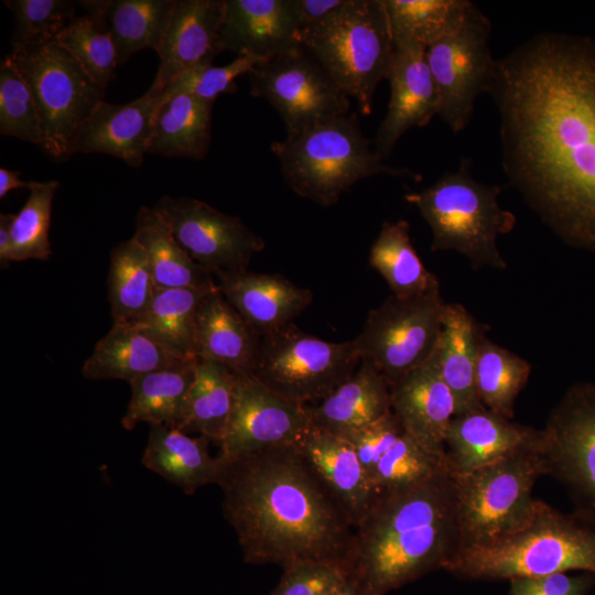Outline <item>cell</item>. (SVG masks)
<instances>
[{"instance_id":"obj_1","label":"cell","mask_w":595,"mask_h":595,"mask_svg":"<svg viewBox=\"0 0 595 595\" xmlns=\"http://www.w3.org/2000/svg\"><path fill=\"white\" fill-rule=\"evenodd\" d=\"M487 94L509 184L563 241L595 250V42L538 33L496 60Z\"/></svg>"},{"instance_id":"obj_2","label":"cell","mask_w":595,"mask_h":595,"mask_svg":"<svg viewBox=\"0 0 595 595\" xmlns=\"http://www.w3.org/2000/svg\"><path fill=\"white\" fill-rule=\"evenodd\" d=\"M220 458L223 515L245 563L315 561L345 570L355 526L296 444Z\"/></svg>"},{"instance_id":"obj_3","label":"cell","mask_w":595,"mask_h":595,"mask_svg":"<svg viewBox=\"0 0 595 595\" xmlns=\"http://www.w3.org/2000/svg\"><path fill=\"white\" fill-rule=\"evenodd\" d=\"M462 548L453 476L375 496L355 526L345 571L363 595H386L446 565Z\"/></svg>"},{"instance_id":"obj_4","label":"cell","mask_w":595,"mask_h":595,"mask_svg":"<svg viewBox=\"0 0 595 595\" xmlns=\"http://www.w3.org/2000/svg\"><path fill=\"white\" fill-rule=\"evenodd\" d=\"M445 571L468 580H511L578 571L595 575V522L540 500L520 530L462 548Z\"/></svg>"},{"instance_id":"obj_5","label":"cell","mask_w":595,"mask_h":595,"mask_svg":"<svg viewBox=\"0 0 595 595\" xmlns=\"http://www.w3.org/2000/svg\"><path fill=\"white\" fill-rule=\"evenodd\" d=\"M270 150L289 187L324 207L336 204L357 182L375 175L421 180L408 167L385 163L354 112L272 142Z\"/></svg>"},{"instance_id":"obj_6","label":"cell","mask_w":595,"mask_h":595,"mask_svg":"<svg viewBox=\"0 0 595 595\" xmlns=\"http://www.w3.org/2000/svg\"><path fill=\"white\" fill-rule=\"evenodd\" d=\"M501 187L484 184L470 175V160L463 158L455 171L445 172L433 184L404 194L432 234V251H455L474 270H506L508 264L497 240L510 234L516 215L501 207Z\"/></svg>"},{"instance_id":"obj_7","label":"cell","mask_w":595,"mask_h":595,"mask_svg":"<svg viewBox=\"0 0 595 595\" xmlns=\"http://www.w3.org/2000/svg\"><path fill=\"white\" fill-rule=\"evenodd\" d=\"M304 48L364 116L387 79L394 54L383 0H346L333 14L302 33Z\"/></svg>"},{"instance_id":"obj_8","label":"cell","mask_w":595,"mask_h":595,"mask_svg":"<svg viewBox=\"0 0 595 595\" xmlns=\"http://www.w3.org/2000/svg\"><path fill=\"white\" fill-rule=\"evenodd\" d=\"M544 475L548 467L539 448L452 475L462 548L491 542L527 526L540 504L532 496L533 486Z\"/></svg>"},{"instance_id":"obj_9","label":"cell","mask_w":595,"mask_h":595,"mask_svg":"<svg viewBox=\"0 0 595 595\" xmlns=\"http://www.w3.org/2000/svg\"><path fill=\"white\" fill-rule=\"evenodd\" d=\"M10 56L35 99L43 133L41 148L54 160H67L82 127L105 100V89L56 37L12 48Z\"/></svg>"},{"instance_id":"obj_10","label":"cell","mask_w":595,"mask_h":595,"mask_svg":"<svg viewBox=\"0 0 595 595\" xmlns=\"http://www.w3.org/2000/svg\"><path fill=\"white\" fill-rule=\"evenodd\" d=\"M360 363L354 339L328 342L291 323L261 336L250 375L279 397L307 405L327 397Z\"/></svg>"},{"instance_id":"obj_11","label":"cell","mask_w":595,"mask_h":595,"mask_svg":"<svg viewBox=\"0 0 595 595\" xmlns=\"http://www.w3.org/2000/svg\"><path fill=\"white\" fill-rule=\"evenodd\" d=\"M444 306L441 286L407 298L391 294L368 312L359 335L354 338L361 360L370 364L392 387L436 349Z\"/></svg>"},{"instance_id":"obj_12","label":"cell","mask_w":595,"mask_h":595,"mask_svg":"<svg viewBox=\"0 0 595 595\" xmlns=\"http://www.w3.org/2000/svg\"><path fill=\"white\" fill-rule=\"evenodd\" d=\"M248 77L251 95L280 115L285 138L349 113V97L304 46L259 62Z\"/></svg>"},{"instance_id":"obj_13","label":"cell","mask_w":595,"mask_h":595,"mask_svg":"<svg viewBox=\"0 0 595 595\" xmlns=\"http://www.w3.org/2000/svg\"><path fill=\"white\" fill-rule=\"evenodd\" d=\"M490 34L491 21L472 2L461 29L426 47L439 116L454 133L466 129L478 96L488 93L496 65Z\"/></svg>"},{"instance_id":"obj_14","label":"cell","mask_w":595,"mask_h":595,"mask_svg":"<svg viewBox=\"0 0 595 595\" xmlns=\"http://www.w3.org/2000/svg\"><path fill=\"white\" fill-rule=\"evenodd\" d=\"M542 434L548 475L566 488L575 512L595 522V383L572 385Z\"/></svg>"},{"instance_id":"obj_15","label":"cell","mask_w":595,"mask_h":595,"mask_svg":"<svg viewBox=\"0 0 595 595\" xmlns=\"http://www.w3.org/2000/svg\"><path fill=\"white\" fill-rule=\"evenodd\" d=\"M154 209L192 259L213 277L245 271L266 242L237 216L191 197L164 195Z\"/></svg>"},{"instance_id":"obj_16","label":"cell","mask_w":595,"mask_h":595,"mask_svg":"<svg viewBox=\"0 0 595 595\" xmlns=\"http://www.w3.org/2000/svg\"><path fill=\"white\" fill-rule=\"evenodd\" d=\"M311 425L306 405L279 397L250 374H237L235 403L218 456L234 458L296 444Z\"/></svg>"},{"instance_id":"obj_17","label":"cell","mask_w":595,"mask_h":595,"mask_svg":"<svg viewBox=\"0 0 595 595\" xmlns=\"http://www.w3.org/2000/svg\"><path fill=\"white\" fill-rule=\"evenodd\" d=\"M425 51L426 47L416 43L394 44L387 77L390 99L374 139V149L383 160L391 155L397 142L407 131L425 127L439 115V94Z\"/></svg>"},{"instance_id":"obj_18","label":"cell","mask_w":595,"mask_h":595,"mask_svg":"<svg viewBox=\"0 0 595 595\" xmlns=\"http://www.w3.org/2000/svg\"><path fill=\"white\" fill-rule=\"evenodd\" d=\"M302 46L298 0H225L219 52L264 61Z\"/></svg>"},{"instance_id":"obj_19","label":"cell","mask_w":595,"mask_h":595,"mask_svg":"<svg viewBox=\"0 0 595 595\" xmlns=\"http://www.w3.org/2000/svg\"><path fill=\"white\" fill-rule=\"evenodd\" d=\"M542 429L513 422L484 405L455 415L444 441L452 475H462L524 450H542Z\"/></svg>"},{"instance_id":"obj_20","label":"cell","mask_w":595,"mask_h":595,"mask_svg":"<svg viewBox=\"0 0 595 595\" xmlns=\"http://www.w3.org/2000/svg\"><path fill=\"white\" fill-rule=\"evenodd\" d=\"M163 89L152 83L137 99L125 104L101 101L82 127L73 148L78 153H101L139 167L148 147Z\"/></svg>"},{"instance_id":"obj_21","label":"cell","mask_w":595,"mask_h":595,"mask_svg":"<svg viewBox=\"0 0 595 595\" xmlns=\"http://www.w3.org/2000/svg\"><path fill=\"white\" fill-rule=\"evenodd\" d=\"M390 398L391 411L404 432L426 450L445 455V435L456 415V401L441 376L436 349L390 387Z\"/></svg>"},{"instance_id":"obj_22","label":"cell","mask_w":595,"mask_h":595,"mask_svg":"<svg viewBox=\"0 0 595 595\" xmlns=\"http://www.w3.org/2000/svg\"><path fill=\"white\" fill-rule=\"evenodd\" d=\"M225 0H176L169 25L156 50L159 68L153 84L164 88L184 72L213 64Z\"/></svg>"},{"instance_id":"obj_23","label":"cell","mask_w":595,"mask_h":595,"mask_svg":"<svg viewBox=\"0 0 595 595\" xmlns=\"http://www.w3.org/2000/svg\"><path fill=\"white\" fill-rule=\"evenodd\" d=\"M226 300L260 335L291 323L313 301V293L278 273L248 270L216 277Z\"/></svg>"},{"instance_id":"obj_24","label":"cell","mask_w":595,"mask_h":595,"mask_svg":"<svg viewBox=\"0 0 595 595\" xmlns=\"http://www.w3.org/2000/svg\"><path fill=\"white\" fill-rule=\"evenodd\" d=\"M261 336L226 300L218 285L203 299L196 318L195 356L236 374H250Z\"/></svg>"},{"instance_id":"obj_25","label":"cell","mask_w":595,"mask_h":595,"mask_svg":"<svg viewBox=\"0 0 595 595\" xmlns=\"http://www.w3.org/2000/svg\"><path fill=\"white\" fill-rule=\"evenodd\" d=\"M296 446L356 526L367 512L374 494L353 445L338 434L311 425Z\"/></svg>"},{"instance_id":"obj_26","label":"cell","mask_w":595,"mask_h":595,"mask_svg":"<svg viewBox=\"0 0 595 595\" xmlns=\"http://www.w3.org/2000/svg\"><path fill=\"white\" fill-rule=\"evenodd\" d=\"M312 425L344 434L379 421L391 412L390 387L367 361L327 397L307 404Z\"/></svg>"},{"instance_id":"obj_27","label":"cell","mask_w":595,"mask_h":595,"mask_svg":"<svg viewBox=\"0 0 595 595\" xmlns=\"http://www.w3.org/2000/svg\"><path fill=\"white\" fill-rule=\"evenodd\" d=\"M209 440L196 437L166 425H151L142 464L184 494L193 495L198 488L217 484L221 458L209 453Z\"/></svg>"},{"instance_id":"obj_28","label":"cell","mask_w":595,"mask_h":595,"mask_svg":"<svg viewBox=\"0 0 595 595\" xmlns=\"http://www.w3.org/2000/svg\"><path fill=\"white\" fill-rule=\"evenodd\" d=\"M184 360L187 359L173 354L141 326L113 324L95 345L82 372L90 380L130 382L142 375Z\"/></svg>"},{"instance_id":"obj_29","label":"cell","mask_w":595,"mask_h":595,"mask_svg":"<svg viewBox=\"0 0 595 595\" xmlns=\"http://www.w3.org/2000/svg\"><path fill=\"white\" fill-rule=\"evenodd\" d=\"M484 333L464 305L445 303L436 354L441 376L456 401V415L483 407L476 388V363Z\"/></svg>"},{"instance_id":"obj_30","label":"cell","mask_w":595,"mask_h":595,"mask_svg":"<svg viewBox=\"0 0 595 595\" xmlns=\"http://www.w3.org/2000/svg\"><path fill=\"white\" fill-rule=\"evenodd\" d=\"M197 358L142 375L132 381L131 398L121 419L130 431L141 422L178 429L195 380Z\"/></svg>"},{"instance_id":"obj_31","label":"cell","mask_w":595,"mask_h":595,"mask_svg":"<svg viewBox=\"0 0 595 595\" xmlns=\"http://www.w3.org/2000/svg\"><path fill=\"white\" fill-rule=\"evenodd\" d=\"M213 104L187 93L163 96L155 115L148 154L202 160L212 138Z\"/></svg>"},{"instance_id":"obj_32","label":"cell","mask_w":595,"mask_h":595,"mask_svg":"<svg viewBox=\"0 0 595 595\" xmlns=\"http://www.w3.org/2000/svg\"><path fill=\"white\" fill-rule=\"evenodd\" d=\"M78 3L85 11H95L105 18L121 66L139 51L156 52L176 0H85Z\"/></svg>"},{"instance_id":"obj_33","label":"cell","mask_w":595,"mask_h":595,"mask_svg":"<svg viewBox=\"0 0 595 595\" xmlns=\"http://www.w3.org/2000/svg\"><path fill=\"white\" fill-rule=\"evenodd\" d=\"M133 236L147 252L156 288L209 289L217 285L213 275L178 244L154 207L139 209Z\"/></svg>"},{"instance_id":"obj_34","label":"cell","mask_w":595,"mask_h":595,"mask_svg":"<svg viewBox=\"0 0 595 595\" xmlns=\"http://www.w3.org/2000/svg\"><path fill=\"white\" fill-rule=\"evenodd\" d=\"M369 264L388 284L391 294L407 298L426 293L440 286L419 257L410 236V224L404 219L382 223L374 240Z\"/></svg>"},{"instance_id":"obj_35","label":"cell","mask_w":595,"mask_h":595,"mask_svg":"<svg viewBox=\"0 0 595 595\" xmlns=\"http://www.w3.org/2000/svg\"><path fill=\"white\" fill-rule=\"evenodd\" d=\"M236 385V372L218 363L197 358L195 380L178 430L197 433L219 445L232 412Z\"/></svg>"},{"instance_id":"obj_36","label":"cell","mask_w":595,"mask_h":595,"mask_svg":"<svg viewBox=\"0 0 595 595\" xmlns=\"http://www.w3.org/2000/svg\"><path fill=\"white\" fill-rule=\"evenodd\" d=\"M107 285L113 324L138 325L156 285L147 252L134 236L111 249Z\"/></svg>"},{"instance_id":"obj_37","label":"cell","mask_w":595,"mask_h":595,"mask_svg":"<svg viewBox=\"0 0 595 595\" xmlns=\"http://www.w3.org/2000/svg\"><path fill=\"white\" fill-rule=\"evenodd\" d=\"M209 289L156 288L152 303L138 324L158 342L181 358L195 356L196 318Z\"/></svg>"},{"instance_id":"obj_38","label":"cell","mask_w":595,"mask_h":595,"mask_svg":"<svg viewBox=\"0 0 595 595\" xmlns=\"http://www.w3.org/2000/svg\"><path fill=\"white\" fill-rule=\"evenodd\" d=\"M393 43L429 47L461 29L469 0H383Z\"/></svg>"},{"instance_id":"obj_39","label":"cell","mask_w":595,"mask_h":595,"mask_svg":"<svg viewBox=\"0 0 595 595\" xmlns=\"http://www.w3.org/2000/svg\"><path fill=\"white\" fill-rule=\"evenodd\" d=\"M532 366L513 351L494 343L484 333L476 363V388L488 410L513 419L515 403L527 386Z\"/></svg>"},{"instance_id":"obj_40","label":"cell","mask_w":595,"mask_h":595,"mask_svg":"<svg viewBox=\"0 0 595 595\" xmlns=\"http://www.w3.org/2000/svg\"><path fill=\"white\" fill-rule=\"evenodd\" d=\"M75 15L57 35V41L75 57L101 88L116 78L118 57L105 18L95 11Z\"/></svg>"},{"instance_id":"obj_41","label":"cell","mask_w":595,"mask_h":595,"mask_svg":"<svg viewBox=\"0 0 595 595\" xmlns=\"http://www.w3.org/2000/svg\"><path fill=\"white\" fill-rule=\"evenodd\" d=\"M444 463V455L426 450L403 430L374 469L370 477L374 497L413 486L432 476Z\"/></svg>"},{"instance_id":"obj_42","label":"cell","mask_w":595,"mask_h":595,"mask_svg":"<svg viewBox=\"0 0 595 595\" xmlns=\"http://www.w3.org/2000/svg\"><path fill=\"white\" fill-rule=\"evenodd\" d=\"M58 181L35 182L11 227L12 261L47 260L52 255L50 225Z\"/></svg>"},{"instance_id":"obj_43","label":"cell","mask_w":595,"mask_h":595,"mask_svg":"<svg viewBox=\"0 0 595 595\" xmlns=\"http://www.w3.org/2000/svg\"><path fill=\"white\" fill-rule=\"evenodd\" d=\"M0 134L42 147L43 133L33 94L10 54L0 64Z\"/></svg>"},{"instance_id":"obj_44","label":"cell","mask_w":595,"mask_h":595,"mask_svg":"<svg viewBox=\"0 0 595 595\" xmlns=\"http://www.w3.org/2000/svg\"><path fill=\"white\" fill-rule=\"evenodd\" d=\"M71 0H4L15 21L12 48L57 35L76 15Z\"/></svg>"},{"instance_id":"obj_45","label":"cell","mask_w":595,"mask_h":595,"mask_svg":"<svg viewBox=\"0 0 595 595\" xmlns=\"http://www.w3.org/2000/svg\"><path fill=\"white\" fill-rule=\"evenodd\" d=\"M262 60L253 56H237L223 66L197 65L173 79L163 89V96L187 93L205 102L213 104L223 94L236 91V79L249 72Z\"/></svg>"},{"instance_id":"obj_46","label":"cell","mask_w":595,"mask_h":595,"mask_svg":"<svg viewBox=\"0 0 595 595\" xmlns=\"http://www.w3.org/2000/svg\"><path fill=\"white\" fill-rule=\"evenodd\" d=\"M347 581L338 565L298 561L283 567L281 578L270 595H333Z\"/></svg>"},{"instance_id":"obj_47","label":"cell","mask_w":595,"mask_h":595,"mask_svg":"<svg viewBox=\"0 0 595 595\" xmlns=\"http://www.w3.org/2000/svg\"><path fill=\"white\" fill-rule=\"evenodd\" d=\"M402 432L401 424L391 411L375 423L338 435L353 445L370 483L379 459Z\"/></svg>"},{"instance_id":"obj_48","label":"cell","mask_w":595,"mask_h":595,"mask_svg":"<svg viewBox=\"0 0 595 595\" xmlns=\"http://www.w3.org/2000/svg\"><path fill=\"white\" fill-rule=\"evenodd\" d=\"M594 583L591 573L515 577L509 580L508 595H587Z\"/></svg>"},{"instance_id":"obj_49","label":"cell","mask_w":595,"mask_h":595,"mask_svg":"<svg viewBox=\"0 0 595 595\" xmlns=\"http://www.w3.org/2000/svg\"><path fill=\"white\" fill-rule=\"evenodd\" d=\"M298 2L303 33L333 14L346 0H298Z\"/></svg>"},{"instance_id":"obj_50","label":"cell","mask_w":595,"mask_h":595,"mask_svg":"<svg viewBox=\"0 0 595 595\" xmlns=\"http://www.w3.org/2000/svg\"><path fill=\"white\" fill-rule=\"evenodd\" d=\"M13 214H0V263L1 268L12 262L11 227Z\"/></svg>"},{"instance_id":"obj_51","label":"cell","mask_w":595,"mask_h":595,"mask_svg":"<svg viewBox=\"0 0 595 595\" xmlns=\"http://www.w3.org/2000/svg\"><path fill=\"white\" fill-rule=\"evenodd\" d=\"M33 181L26 182L20 178V172L9 170L6 167L0 169V198H4L7 194L15 188L28 187L31 188Z\"/></svg>"},{"instance_id":"obj_52","label":"cell","mask_w":595,"mask_h":595,"mask_svg":"<svg viewBox=\"0 0 595 595\" xmlns=\"http://www.w3.org/2000/svg\"><path fill=\"white\" fill-rule=\"evenodd\" d=\"M333 595H363V593L350 582L346 583Z\"/></svg>"}]
</instances>
